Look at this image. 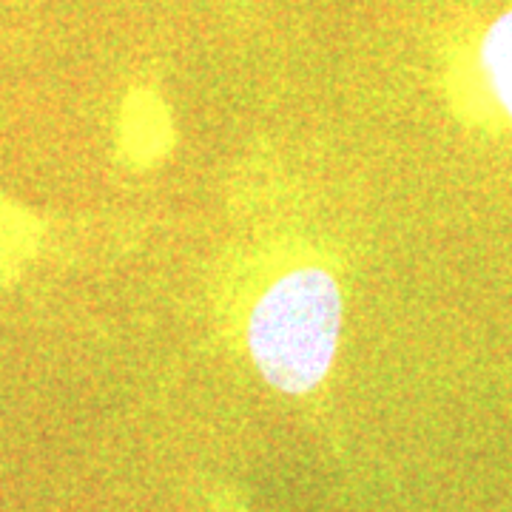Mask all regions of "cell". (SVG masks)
Listing matches in <instances>:
<instances>
[{
    "mask_svg": "<svg viewBox=\"0 0 512 512\" xmlns=\"http://www.w3.org/2000/svg\"><path fill=\"white\" fill-rule=\"evenodd\" d=\"M345 328V293L325 265L274 276L248 308L245 345L262 382L285 396H308L333 370Z\"/></svg>",
    "mask_w": 512,
    "mask_h": 512,
    "instance_id": "6da1fadb",
    "label": "cell"
},
{
    "mask_svg": "<svg viewBox=\"0 0 512 512\" xmlns=\"http://www.w3.org/2000/svg\"><path fill=\"white\" fill-rule=\"evenodd\" d=\"M120 151L134 165H154L171 146V120L160 94L134 89L120 111Z\"/></svg>",
    "mask_w": 512,
    "mask_h": 512,
    "instance_id": "7a4b0ae2",
    "label": "cell"
},
{
    "mask_svg": "<svg viewBox=\"0 0 512 512\" xmlns=\"http://www.w3.org/2000/svg\"><path fill=\"white\" fill-rule=\"evenodd\" d=\"M49 239V225L26 205L0 194V285L18 279Z\"/></svg>",
    "mask_w": 512,
    "mask_h": 512,
    "instance_id": "3957f363",
    "label": "cell"
},
{
    "mask_svg": "<svg viewBox=\"0 0 512 512\" xmlns=\"http://www.w3.org/2000/svg\"><path fill=\"white\" fill-rule=\"evenodd\" d=\"M481 66L501 109L512 120V9L490 23L481 40Z\"/></svg>",
    "mask_w": 512,
    "mask_h": 512,
    "instance_id": "277c9868",
    "label": "cell"
},
{
    "mask_svg": "<svg viewBox=\"0 0 512 512\" xmlns=\"http://www.w3.org/2000/svg\"><path fill=\"white\" fill-rule=\"evenodd\" d=\"M211 512H245V507L231 493H220L211 504Z\"/></svg>",
    "mask_w": 512,
    "mask_h": 512,
    "instance_id": "5b68a950",
    "label": "cell"
}]
</instances>
